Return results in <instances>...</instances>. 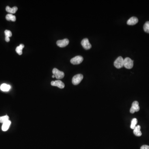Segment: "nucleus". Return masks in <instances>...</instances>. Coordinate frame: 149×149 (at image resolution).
I'll return each instance as SVG.
<instances>
[{
  "mask_svg": "<svg viewBox=\"0 0 149 149\" xmlns=\"http://www.w3.org/2000/svg\"><path fill=\"white\" fill-rule=\"evenodd\" d=\"M114 65L116 68L120 69L124 66V59L121 56H119L114 62Z\"/></svg>",
  "mask_w": 149,
  "mask_h": 149,
  "instance_id": "obj_1",
  "label": "nucleus"
},
{
  "mask_svg": "<svg viewBox=\"0 0 149 149\" xmlns=\"http://www.w3.org/2000/svg\"><path fill=\"white\" fill-rule=\"evenodd\" d=\"M83 78V76L81 74H76L72 78V83L74 85H78Z\"/></svg>",
  "mask_w": 149,
  "mask_h": 149,
  "instance_id": "obj_2",
  "label": "nucleus"
},
{
  "mask_svg": "<svg viewBox=\"0 0 149 149\" xmlns=\"http://www.w3.org/2000/svg\"><path fill=\"white\" fill-rule=\"evenodd\" d=\"M52 72L54 75L56 77V78L57 79H62L63 78H64V76H65L64 72L60 71L58 69L56 68L53 69Z\"/></svg>",
  "mask_w": 149,
  "mask_h": 149,
  "instance_id": "obj_3",
  "label": "nucleus"
},
{
  "mask_svg": "<svg viewBox=\"0 0 149 149\" xmlns=\"http://www.w3.org/2000/svg\"><path fill=\"white\" fill-rule=\"evenodd\" d=\"M124 66L126 68L130 69L133 66V61L130 58L127 57L124 59Z\"/></svg>",
  "mask_w": 149,
  "mask_h": 149,
  "instance_id": "obj_4",
  "label": "nucleus"
},
{
  "mask_svg": "<svg viewBox=\"0 0 149 149\" xmlns=\"http://www.w3.org/2000/svg\"><path fill=\"white\" fill-rule=\"evenodd\" d=\"M83 61V58L82 56H76L70 60V63L73 65H78L81 63Z\"/></svg>",
  "mask_w": 149,
  "mask_h": 149,
  "instance_id": "obj_5",
  "label": "nucleus"
},
{
  "mask_svg": "<svg viewBox=\"0 0 149 149\" xmlns=\"http://www.w3.org/2000/svg\"><path fill=\"white\" fill-rule=\"evenodd\" d=\"M139 110L140 107L139 106L138 102L137 101L133 102L130 109V112L131 113H134L135 112H138Z\"/></svg>",
  "mask_w": 149,
  "mask_h": 149,
  "instance_id": "obj_6",
  "label": "nucleus"
},
{
  "mask_svg": "<svg viewBox=\"0 0 149 149\" xmlns=\"http://www.w3.org/2000/svg\"><path fill=\"white\" fill-rule=\"evenodd\" d=\"M81 45L85 49L89 50L92 47L91 44L89 43V41L87 38H85L81 42Z\"/></svg>",
  "mask_w": 149,
  "mask_h": 149,
  "instance_id": "obj_7",
  "label": "nucleus"
},
{
  "mask_svg": "<svg viewBox=\"0 0 149 149\" xmlns=\"http://www.w3.org/2000/svg\"><path fill=\"white\" fill-rule=\"evenodd\" d=\"M69 41L68 39H65L63 40H59L57 41L56 44L60 47H64L69 44Z\"/></svg>",
  "mask_w": 149,
  "mask_h": 149,
  "instance_id": "obj_8",
  "label": "nucleus"
},
{
  "mask_svg": "<svg viewBox=\"0 0 149 149\" xmlns=\"http://www.w3.org/2000/svg\"><path fill=\"white\" fill-rule=\"evenodd\" d=\"M51 85L53 86H56L60 89H63L65 87V84L63 82L59 80L52 81L51 82Z\"/></svg>",
  "mask_w": 149,
  "mask_h": 149,
  "instance_id": "obj_9",
  "label": "nucleus"
},
{
  "mask_svg": "<svg viewBox=\"0 0 149 149\" xmlns=\"http://www.w3.org/2000/svg\"><path fill=\"white\" fill-rule=\"evenodd\" d=\"M138 22V19L136 17L130 18L127 22V24L129 25H133L136 24Z\"/></svg>",
  "mask_w": 149,
  "mask_h": 149,
  "instance_id": "obj_10",
  "label": "nucleus"
},
{
  "mask_svg": "<svg viewBox=\"0 0 149 149\" xmlns=\"http://www.w3.org/2000/svg\"><path fill=\"white\" fill-rule=\"evenodd\" d=\"M141 127L139 125L137 126L135 128L133 129V133L136 136H142V133L140 131Z\"/></svg>",
  "mask_w": 149,
  "mask_h": 149,
  "instance_id": "obj_11",
  "label": "nucleus"
},
{
  "mask_svg": "<svg viewBox=\"0 0 149 149\" xmlns=\"http://www.w3.org/2000/svg\"><path fill=\"white\" fill-rule=\"evenodd\" d=\"M11 121L9 120L6 122L3 123L2 126V130L3 131H6L9 129L10 125H11Z\"/></svg>",
  "mask_w": 149,
  "mask_h": 149,
  "instance_id": "obj_12",
  "label": "nucleus"
},
{
  "mask_svg": "<svg viewBox=\"0 0 149 149\" xmlns=\"http://www.w3.org/2000/svg\"><path fill=\"white\" fill-rule=\"evenodd\" d=\"M6 11L8 13H10V14H14L16 13L17 11H18V7L16 6H14L13 7H12V8H11V7H10L9 6H7L6 7Z\"/></svg>",
  "mask_w": 149,
  "mask_h": 149,
  "instance_id": "obj_13",
  "label": "nucleus"
},
{
  "mask_svg": "<svg viewBox=\"0 0 149 149\" xmlns=\"http://www.w3.org/2000/svg\"><path fill=\"white\" fill-rule=\"evenodd\" d=\"M11 86L6 84H3L0 87V89L3 92H7L11 89Z\"/></svg>",
  "mask_w": 149,
  "mask_h": 149,
  "instance_id": "obj_14",
  "label": "nucleus"
},
{
  "mask_svg": "<svg viewBox=\"0 0 149 149\" xmlns=\"http://www.w3.org/2000/svg\"><path fill=\"white\" fill-rule=\"evenodd\" d=\"M6 20L7 21H12L13 22H15L16 21V17L15 15H12L11 14H8L5 17Z\"/></svg>",
  "mask_w": 149,
  "mask_h": 149,
  "instance_id": "obj_15",
  "label": "nucleus"
},
{
  "mask_svg": "<svg viewBox=\"0 0 149 149\" xmlns=\"http://www.w3.org/2000/svg\"><path fill=\"white\" fill-rule=\"evenodd\" d=\"M24 44H21L19 46H17L16 48V52L19 55H21L22 54V50L23 48H24Z\"/></svg>",
  "mask_w": 149,
  "mask_h": 149,
  "instance_id": "obj_16",
  "label": "nucleus"
},
{
  "mask_svg": "<svg viewBox=\"0 0 149 149\" xmlns=\"http://www.w3.org/2000/svg\"><path fill=\"white\" fill-rule=\"evenodd\" d=\"M138 123V120L136 118H134L131 121V125H130V128L132 129H134L135 127L136 126L137 124Z\"/></svg>",
  "mask_w": 149,
  "mask_h": 149,
  "instance_id": "obj_17",
  "label": "nucleus"
},
{
  "mask_svg": "<svg viewBox=\"0 0 149 149\" xmlns=\"http://www.w3.org/2000/svg\"><path fill=\"white\" fill-rule=\"evenodd\" d=\"M9 117L7 115H5L3 117H0V123H3L7 121H9Z\"/></svg>",
  "mask_w": 149,
  "mask_h": 149,
  "instance_id": "obj_18",
  "label": "nucleus"
},
{
  "mask_svg": "<svg viewBox=\"0 0 149 149\" xmlns=\"http://www.w3.org/2000/svg\"><path fill=\"white\" fill-rule=\"evenodd\" d=\"M143 29L145 32L149 33V21H147L144 24Z\"/></svg>",
  "mask_w": 149,
  "mask_h": 149,
  "instance_id": "obj_19",
  "label": "nucleus"
},
{
  "mask_svg": "<svg viewBox=\"0 0 149 149\" xmlns=\"http://www.w3.org/2000/svg\"><path fill=\"white\" fill-rule=\"evenodd\" d=\"M5 38H9L10 37H11L12 36L11 32L9 30H6L5 31Z\"/></svg>",
  "mask_w": 149,
  "mask_h": 149,
  "instance_id": "obj_20",
  "label": "nucleus"
},
{
  "mask_svg": "<svg viewBox=\"0 0 149 149\" xmlns=\"http://www.w3.org/2000/svg\"><path fill=\"white\" fill-rule=\"evenodd\" d=\"M140 149H149V146L147 145H143L141 146Z\"/></svg>",
  "mask_w": 149,
  "mask_h": 149,
  "instance_id": "obj_21",
  "label": "nucleus"
},
{
  "mask_svg": "<svg viewBox=\"0 0 149 149\" xmlns=\"http://www.w3.org/2000/svg\"><path fill=\"white\" fill-rule=\"evenodd\" d=\"M52 77L53 78H54L55 77V76L54 75H53L52 76Z\"/></svg>",
  "mask_w": 149,
  "mask_h": 149,
  "instance_id": "obj_22",
  "label": "nucleus"
}]
</instances>
